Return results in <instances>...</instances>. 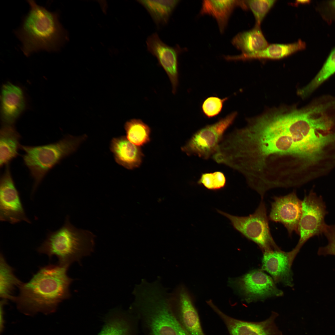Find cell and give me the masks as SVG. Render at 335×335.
Wrapping results in <instances>:
<instances>
[{
    "label": "cell",
    "mask_w": 335,
    "mask_h": 335,
    "mask_svg": "<svg viewBox=\"0 0 335 335\" xmlns=\"http://www.w3.org/2000/svg\"><path fill=\"white\" fill-rule=\"evenodd\" d=\"M226 181V176L222 172L216 171L202 173L197 183L208 190H217L224 188Z\"/></svg>",
    "instance_id": "obj_29"
},
{
    "label": "cell",
    "mask_w": 335,
    "mask_h": 335,
    "mask_svg": "<svg viewBox=\"0 0 335 335\" xmlns=\"http://www.w3.org/2000/svg\"><path fill=\"white\" fill-rule=\"evenodd\" d=\"M26 106L25 95L20 87L10 82L3 85L1 94V114L3 124L13 125Z\"/></svg>",
    "instance_id": "obj_17"
},
{
    "label": "cell",
    "mask_w": 335,
    "mask_h": 335,
    "mask_svg": "<svg viewBox=\"0 0 335 335\" xmlns=\"http://www.w3.org/2000/svg\"><path fill=\"white\" fill-rule=\"evenodd\" d=\"M30 10L15 34L26 56L41 50L57 51L65 37L56 12H51L33 0L27 1Z\"/></svg>",
    "instance_id": "obj_4"
},
{
    "label": "cell",
    "mask_w": 335,
    "mask_h": 335,
    "mask_svg": "<svg viewBox=\"0 0 335 335\" xmlns=\"http://www.w3.org/2000/svg\"><path fill=\"white\" fill-rule=\"evenodd\" d=\"M326 144L303 110H279L248 120L230 133L226 150L230 168L263 198L272 189L309 181L311 168Z\"/></svg>",
    "instance_id": "obj_1"
},
{
    "label": "cell",
    "mask_w": 335,
    "mask_h": 335,
    "mask_svg": "<svg viewBox=\"0 0 335 335\" xmlns=\"http://www.w3.org/2000/svg\"><path fill=\"white\" fill-rule=\"evenodd\" d=\"M7 300L2 299L0 301V333H2L4 328V306L7 303Z\"/></svg>",
    "instance_id": "obj_32"
},
{
    "label": "cell",
    "mask_w": 335,
    "mask_h": 335,
    "mask_svg": "<svg viewBox=\"0 0 335 335\" xmlns=\"http://www.w3.org/2000/svg\"><path fill=\"white\" fill-rule=\"evenodd\" d=\"M138 319L130 311L112 310L106 315L101 330L97 335H139Z\"/></svg>",
    "instance_id": "obj_18"
},
{
    "label": "cell",
    "mask_w": 335,
    "mask_h": 335,
    "mask_svg": "<svg viewBox=\"0 0 335 335\" xmlns=\"http://www.w3.org/2000/svg\"><path fill=\"white\" fill-rule=\"evenodd\" d=\"M21 136L13 125L3 124L0 131V166L9 164L20 148Z\"/></svg>",
    "instance_id": "obj_23"
},
{
    "label": "cell",
    "mask_w": 335,
    "mask_h": 335,
    "mask_svg": "<svg viewBox=\"0 0 335 335\" xmlns=\"http://www.w3.org/2000/svg\"><path fill=\"white\" fill-rule=\"evenodd\" d=\"M69 267L49 264L40 267L29 281L22 283L14 297L18 309L26 315L38 312H54L59 304L70 296L69 286L73 279L68 276Z\"/></svg>",
    "instance_id": "obj_2"
},
{
    "label": "cell",
    "mask_w": 335,
    "mask_h": 335,
    "mask_svg": "<svg viewBox=\"0 0 335 335\" xmlns=\"http://www.w3.org/2000/svg\"><path fill=\"white\" fill-rule=\"evenodd\" d=\"M335 73V47L331 51L322 68L311 81L300 89L299 94L306 97Z\"/></svg>",
    "instance_id": "obj_26"
},
{
    "label": "cell",
    "mask_w": 335,
    "mask_h": 335,
    "mask_svg": "<svg viewBox=\"0 0 335 335\" xmlns=\"http://www.w3.org/2000/svg\"><path fill=\"white\" fill-rule=\"evenodd\" d=\"M87 136L69 135L52 143L38 146L21 145L24 163L34 180L33 192L48 172L62 159L76 151Z\"/></svg>",
    "instance_id": "obj_6"
},
{
    "label": "cell",
    "mask_w": 335,
    "mask_h": 335,
    "mask_svg": "<svg viewBox=\"0 0 335 335\" xmlns=\"http://www.w3.org/2000/svg\"><path fill=\"white\" fill-rule=\"evenodd\" d=\"M169 302L175 317L189 334L205 335L193 298L185 285H179L170 293Z\"/></svg>",
    "instance_id": "obj_11"
},
{
    "label": "cell",
    "mask_w": 335,
    "mask_h": 335,
    "mask_svg": "<svg viewBox=\"0 0 335 335\" xmlns=\"http://www.w3.org/2000/svg\"><path fill=\"white\" fill-rule=\"evenodd\" d=\"M179 0H137L150 15L158 25L167 24L173 11L179 2Z\"/></svg>",
    "instance_id": "obj_24"
},
{
    "label": "cell",
    "mask_w": 335,
    "mask_h": 335,
    "mask_svg": "<svg viewBox=\"0 0 335 335\" xmlns=\"http://www.w3.org/2000/svg\"><path fill=\"white\" fill-rule=\"evenodd\" d=\"M148 51L157 59L159 63L164 70L171 83L172 92L175 94L178 84V57L183 51L178 45L171 47L164 43L157 33L147 38Z\"/></svg>",
    "instance_id": "obj_15"
},
{
    "label": "cell",
    "mask_w": 335,
    "mask_h": 335,
    "mask_svg": "<svg viewBox=\"0 0 335 335\" xmlns=\"http://www.w3.org/2000/svg\"><path fill=\"white\" fill-rule=\"evenodd\" d=\"M95 237L91 231L73 226L68 216L63 225L57 230L50 232L37 250L50 258L56 256L58 264L69 267L74 262L79 261L92 253Z\"/></svg>",
    "instance_id": "obj_5"
},
{
    "label": "cell",
    "mask_w": 335,
    "mask_h": 335,
    "mask_svg": "<svg viewBox=\"0 0 335 335\" xmlns=\"http://www.w3.org/2000/svg\"><path fill=\"white\" fill-rule=\"evenodd\" d=\"M328 213L321 196L313 191L305 195L302 201V213L297 234L300 237L295 247L291 251L295 258L304 244L310 238L323 234L326 225L324 218Z\"/></svg>",
    "instance_id": "obj_9"
},
{
    "label": "cell",
    "mask_w": 335,
    "mask_h": 335,
    "mask_svg": "<svg viewBox=\"0 0 335 335\" xmlns=\"http://www.w3.org/2000/svg\"><path fill=\"white\" fill-rule=\"evenodd\" d=\"M207 303L223 321L230 335H283L275 323L278 316L272 312L266 320L260 322L245 321L237 319L225 313L211 300Z\"/></svg>",
    "instance_id": "obj_13"
},
{
    "label": "cell",
    "mask_w": 335,
    "mask_h": 335,
    "mask_svg": "<svg viewBox=\"0 0 335 335\" xmlns=\"http://www.w3.org/2000/svg\"><path fill=\"white\" fill-rule=\"evenodd\" d=\"M328 241V244L320 247L318 251L319 255H335V224L326 225L323 233Z\"/></svg>",
    "instance_id": "obj_31"
},
{
    "label": "cell",
    "mask_w": 335,
    "mask_h": 335,
    "mask_svg": "<svg viewBox=\"0 0 335 335\" xmlns=\"http://www.w3.org/2000/svg\"><path fill=\"white\" fill-rule=\"evenodd\" d=\"M237 115L232 112L216 123L196 132L181 148L188 156L194 155L207 160L216 153L224 134Z\"/></svg>",
    "instance_id": "obj_8"
},
{
    "label": "cell",
    "mask_w": 335,
    "mask_h": 335,
    "mask_svg": "<svg viewBox=\"0 0 335 335\" xmlns=\"http://www.w3.org/2000/svg\"><path fill=\"white\" fill-rule=\"evenodd\" d=\"M327 3L329 9L335 16V0L328 1Z\"/></svg>",
    "instance_id": "obj_33"
},
{
    "label": "cell",
    "mask_w": 335,
    "mask_h": 335,
    "mask_svg": "<svg viewBox=\"0 0 335 335\" xmlns=\"http://www.w3.org/2000/svg\"><path fill=\"white\" fill-rule=\"evenodd\" d=\"M231 42L241 51V54L245 55L261 51L269 45L260 26L256 25L250 30L238 33L233 38Z\"/></svg>",
    "instance_id": "obj_22"
},
{
    "label": "cell",
    "mask_w": 335,
    "mask_h": 335,
    "mask_svg": "<svg viewBox=\"0 0 335 335\" xmlns=\"http://www.w3.org/2000/svg\"><path fill=\"white\" fill-rule=\"evenodd\" d=\"M297 1V2H296V3H297V4H298V3H299V4L300 3H301V4H306V3H310V1H309V0H303V1L301 0V1Z\"/></svg>",
    "instance_id": "obj_34"
},
{
    "label": "cell",
    "mask_w": 335,
    "mask_h": 335,
    "mask_svg": "<svg viewBox=\"0 0 335 335\" xmlns=\"http://www.w3.org/2000/svg\"><path fill=\"white\" fill-rule=\"evenodd\" d=\"M217 212L231 222L234 228L257 244L263 252L280 249L271 234L266 209L263 200L252 214L246 217L232 215L218 210Z\"/></svg>",
    "instance_id": "obj_7"
},
{
    "label": "cell",
    "mask_w": 335,
    "mask_h": 335,
    "mask_svg": "<svg viewBox=\"0 0 335 335\" xmlns=\"http://www.w3.org/2000/svg\"><path fill=\"white\" fill-rule=\"evenodd\" d=\"M132 293L134 300L129 310L137 317L143 335H190L174 315L170 293L159 278L151 282L142 279Z\"/></svg>",
    "instance_id": "obj_3"
},
{
    "label": "cell",
    "mask_w": 335,
    "mask_h": 335,
    "mask_svg": "<svg viewBox=\"0 0 335 335\" xmlns=\"http://www.w3.org/2000/svg\"><path fill=\"white\" fill-rule=\"evenodd\" d=\"M276 1L275 0H245L248 9L252 11L254 16L255 25L260 26L262 21Z\"/></svg>",
    "instance_id": "obj_28"
},
{
    "label": "cell",
    "mask_w": 335,
    "mask_h": 335,
    "mask_svg": "<svg viewBox=\"0 0 335 335\" xmlns=\"http://www.w3.org/2000/svg\"><path fill=\"white\" fill-rule=\"evenodd\" d=\"M306 46L305 42L301 40L291 43L272 44L269 45L264 50L252 54L227 56L225 57V59L228 60H246L255 59H279L304 49Z\"/></svg>",
    "instance_id": "obj_20"
},
{
    "label": "cell",
    "mask_w": 335,
    "mask_h": 335,
    "mask_svg": "<svg viewBox=\"0 0 335 335\" xmlns=\"http://www.w3.org/2000/svg\"><path fill=\"white\" fill-rule=\"evenodd\" d=\"M239 7L247 10L245 0H204L200 14L209 15L217 21L220 31L223 33L234 9Z\"/></svg>",
    "instance_id": "obj_21"
},
{
    "label": "cell",
    "mask_w": 335,
    "mask_h": 335,
    "mask_svg": "<svg viewBox=\"0 0 335 335\" xmlns=\"http://www.w3.org/2000/svg\"><path fill=\"white\" fill-rule=\"evenodd\" d=\"M110 149L116 162L127 169L138 167L141 163L144 155L140 146L131 142L125 136L113 138Z\"/></svg>",
    "instance_id": "obj_19"
},
{
    "label": "cell",
    "mask_w": 335,
    "mask_h": 335,
    "mask_svg": "<svg viewBox=\"0 0 335 335\" xmlns=\"http://www.w3.org/2000/svg\"><path fill=\"white\" fill-rule=\"evenodd\" d=\"M293 260L290 252L280 249L263 252L261 270L269 273L275 283L286 286H293L291 267Z\"/></svg>",
    "instance_id": "obj_16"
},
{
    "label": "cell",
    "mask_w": 335,
    "mask_h": 335,
    "mask_svg": "<svg viewBox=\"0 0 335 335\" xmlns=\"http://www.w3.org/2000/svg\"><path fill=\"white\" fill-rule=\"evenodd\" d=\"M0 220L12 224L21 221L30 223L15 185L9 164L6 165L0 178Z\"/></svg>",
    "instance_id": "obj_12"
},
{
    "label": "cell",
    "mask_w": 335,
    "mask_h": 335,
    "mask_svg": "<svg viewBox=\"0 0 335 335\" xmlns=\"http://www.w3.org/2000/svg\"><path fill=\"white\" fill-rule=\"evenodd\" d=\"M14 269L6 262L1 253L0 258V296L2 299L13 301V293L22 282L15 275Z\"/></svg>",
    "instance_id": "obj_25"
},
{
    "label": "cell",
    "mask_w": 335,
    "mask_h": 335,
    "mask_svg": "<svg viewBox=\"0 0 335 335\" xmlns=\"http://www.w3.org/2000/svg\"><path fill=\"white\" fill-rule=\"evenodd\" d=\"M227 99V98L221 99L214 96L208 98L204 101L202 105V109L204 114L209 118L217 116L221 111L224 103Z\"/></svg>",
    "instance_id": "obj_30"
},
{
    "label": "cell",
    "mask_w": 335,
    "mask_h": 335,
    "mask_svg": "<svg viewBox=\"0 0 335 335\" xmlns=\"http://www.w3.org/2000/svg\"><path fill=\"white\" fill-rule=\"evenodd\" d=\"M271 203L269 219L282 224L289 236L297 233L302 213V201L295 191L284 196H275Z\"/></svg>",
    "instance_id": "obj_14"
},
{
    "label": "cell",
    "mask_w": 335,
    "mask_h": 335,
    "mask_svg": "<svg viewBox=\"0 0 335 335\" xmlns=\"http://www.w3.org/2000/svg\"><path fill=\"white\" fill-rule=\"evenodd\" d=\"M126 137L132 143L138 146L143 145L150 141L151 130L142 120L132 119L125 124Z\"/></svg>",
    "instance_id": "obj_27"
},
{
    "label": "cell",
    "mask_w": 335,
    "mask_h": 335,
    "mask_svg": "<svg viewBox=\"0 0 335 335\" xmlns=\"http://www.w3.org/2000/svg\"><path fill=\"white\" fill-rule=\"evenodd\" d=\"M228 284L248 303L281 296L283 294L273 279L262 270H253L239 277L230 278Z\"/></svg>",
    "instance_id": "obj_10"
}]
</instances>
